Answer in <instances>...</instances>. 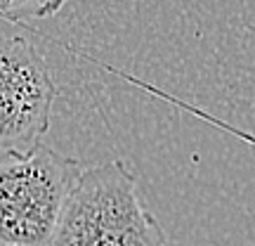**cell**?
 I'll list each match as a JSON object with an SVG mask.
<instances>
[{"mask_svg": "<svg viewBox=\"0 0 255 246\" xmlns=\"http://www.w3.org/2000/svg\"><path fill=\"white\" fill-rule=\"evenodd\" d=\"M50 246H168V235L123 161L83 168Z\"/></svg>", "mask_w": 255, "mask_h": 246, "instance_id": "6da1fadb", "label": "cell"}, {"mask_svg": "<svg viewBox=\"0 0 255 246\" xmlns=\"http://www.w3.org/2000/svg\"><path fill=\"white\" fill-rule=\"evenodd\" d=\"M81 164L40 145L0 156V246H50Z\"/></svg>", "mask_w": 255, "mask_h": 246, "instance_id": "7a4b0ae2", "label": "cell"}, {"mask_svg": "<svg viewBox=\"0 0 255 246\" xmlns=\"http://www.w3.org/2000/svg\"><path fill=\"white\" fill-rule=\"evenodd\" d=\"M57 95L38 47L21 36H0V156L43 145Z\"/></svg>", "mask_w": 255, "mask_h": 246, "instance_id": "3957f363", "label": "cell"}, {"mask_svg": "<svg viewBox=\"0 0 255 246\" xmlns=\"http://www.w3.org/2000/svg\"><path fill=\"white\" fill-rule=\"evenodd\" d=\"M64 0H0V17L12 21L45 19L62 9Z\"/></svg>", "mask_w": 255, "mask_h": 246, "instance_id": "277c9868", "label": "cell"}, {"mask_svg": "<svg viewBox=\"0 0 255 246\" xmlns=\"http://www.w3.org/2000/svg\"><path fill=\"white\" fill-rule=\"evenodd\" d=\"M123 78H128V81H132V83H137V85H142L144 90H149V92H154V95H158V97H163V100H168V102H173V104H177V107H182L184 111H191L194 116H199V119H203V121H208V123H213V126H218V128H222V130H229L232 135H237L239 140H244V142H248V145H253L255 147V135H251L248 130H241V128H234L232 123H227V121H220V119H215L213 114H208V111H203V109H199V107H191V104H187V102H182V100H177L175 95H168V92H163V90H158V88H154V85H146V83H139L135 78V76H128V73H121Z\"/></svg>", "mask_w": 255, "mask_h": 246, "instance_id": "5b68a950", "label": "cell"}]
</instances>
